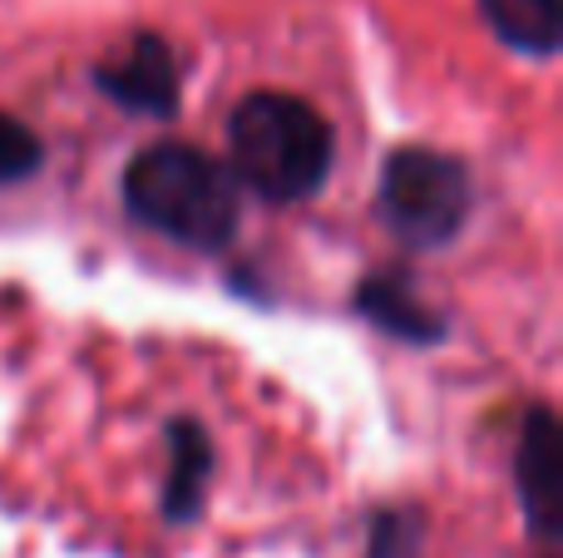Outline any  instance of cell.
<instances>
[{
	"mask_svg": "<svg viewBox=\"0 0 563 558\" xmlns=\"http://www.w3.org/2000/svg\"><path fill=\"white\" fill-rule=\"evenodd\" d=\"M40 168V138L30 134L20 119H10L0 109V183H15V178H30Z\"/></svg>",
	"mask_w": 563,
	"mask_h": 558,
	"instance_id": "9c48e42d",
	"label": "cell"
},
{
	"mask_svg": "<svg viewBox=\"0 0 563 558\" xmlns=\"http://www.w3.org/2000/svg\"><path fill=\"white\" fill-rule=\"evenodd\" d=\"M124 203L184 247H223L238 233V178L194 144H154L129 164Z\"/></svg>",
	"mask_w": 563,
	"mask_h": 558,
	"instance_id": "7a4b0ae2",
	"label": "cell"
},
{
	"mask_svg": "<svg viewBox=\"0 0 563 558\" xmlns=\"http://www.w3.org/2000/svg\"><path fill=\"white\" fill-rule=\"evenodd\" d=\"M475 188L460 158L435 148H396L380 174V213L410 247H440L465 227Z\"/></svg>",
	"mask_w": 563,
	"mask_h": 558,
	"instance_id": "3957f363",
	"label": "cell"
},
{
	"mask_svg": "<svg viewBox=\"0 0 563 558\" xmlns=\"http://www.w3.org/2000/svg\"><path fill=\"white\" fill-rule=\"evenodd\" d=\"M233 178L267 203H301L331 174V124L297 94L257 89L228 119Z\"/></svg>",
	"mask_w": 563,
	"mask_h": 558,
	"instance_id": "6da1fadb",
	"label": "cell"
},
{
	"mask_svg": "<svg viewBox=\"0 0 563 558\" xmlns=\"http://www.w3.org/2000/svg\"><path fill=\"white\" fill-rule=\"evenodd\" d=\"M479 10L495 25V35L525 55H554L563 40L559 0H479Z\"/></svg>",
	"mask_w": 563,
	"mask_h": 558,
	"instance_id": "8992f818",
	"label": "cell"
},
{
	"mask_svg": "<svg viewBox=\"0 0 563 558\" xmlns=\"http://www.w3.org/2000/svg\"><path fill=\"white\" fill-rule=\"evenodd\" d=\"M559 475H563V445H559V421L549 405H534L525 415L515 450V480H519V504L534 534H554L559 520Z\"/></svg>",
	"mask_w": 563,
	"mask_h": 558,
	"instance_id": "5b68a950",
	"label": "cell"
},
{
	"mask_svg": "<svg viewBox=\"0 0 563 558\" xmlns=\"http://www.w3.org/2000/svg\"><path fill=\"white\" fill-rule=\"evenodd\" d=\"M208 440L198 425H174V470H168V514L188 520L203 500V480H208Z\"/></svg>",
	"mask_w": 563,
	"mask_h": 558,
	"instance_id": "ba28073f",
	"label": "cell"
},
{
	"mask_svg": "<svg viewBox=\"0 0 563 558\" xmlns=\"http://www.w3.org/2000/svg\"><path fill=\"white\" fill-rule=\"evenodd\" d=\"M361 312H371L376 326H386V332H396V336H410V342L440 336V322L420 306L410 277H371V282L361 287Z\"/></svg>",
	"mask_w": 563,
	"mask_h": 558,
	"instance_id": "52a82bcc",
	"label": "cell"
},
{
	"mask_svg": "<svg viewBox=\"0 0 563 558\" xmlns=\"http://www.w3.org/2000/svg\"><path fill=\"white\" fill-rule=\"evenodd\" d=\"M99 89L139 114H174L178 104V65L174 49L158 35H134L99 65Z\"/></svg>",
	"mask_w": 563,
	"mask_h": 558,
	"instance_id": "277c9868",
	"label": "cell"
}]
</instances>
